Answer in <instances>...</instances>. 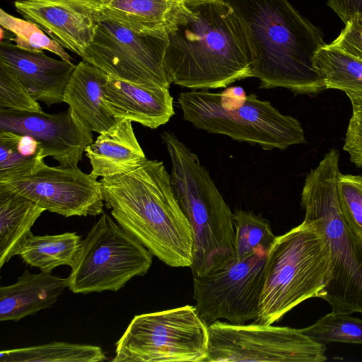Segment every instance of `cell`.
Returning <instances> with one entry per match:
<instances>
[{
    "mask_svg": "<svg viewBox=\"0 0 362 362\" xmlns=\"http://www.w3.org/2000/svg\"><path fill=\"white\" fill-rule=\"evenodd\" d=\"M100 182L107 209L123 228L168 266L191 267L193 229L162 161L147 159L130 173Z\"/></svg>",
    "mask_w": 362,
    "mask_h": 362,
    "instance_id": "obj_3",
    "label": "cell"
},
{
    "mask_svg": "<svg viewBox=\"0 0 362 362\" xmlns=\"http://www.w3.org/2000/svg\"><path fill=\"white\" fill-rule=\"evenodd\" d=\"M352 105V115L346 133L343 149L350 160L362 167V95L346 93Z\"/></svg>",
    "mask_w": 362,
    "mask_h": 362,
    "instance_id": "obj_32",
    "label": "cell"
},
{
    "mask_svg": "<svg viewBox=\"0 0 362 362\" xmlns=\"http://www.w3.org/2000/svg\"><path fill=\"white\" fill-rule=\"evenodd\" d=\"M14 7L25 20L80 57L94 38L99 0H16Z\"/></svg>",
    "mask_w": 362,
    "mask_h": 362,
    "instance_id": "obj_15",
    "label": "cell"
},
{
    "mask_svg": "<svg viewBox=\"0 0 362 362\" xmlns=\"http://www.w3.org/2000/svg\"><path fill=\"white\" fill-rule=\"evenodd\" d=\"M82 240L68 288L75 293L117 291L149 270L152 253L103 212Z\"/></svg>",
    "mask_w": 362,
    "mask_h": 362,
    "instance_id": "obj_8",
    "label": "cell"
},
{
    "mask_svg": "<svg viewBox=\"0 0 362 362\" xmlns=\"http://www.w3.org/2000/svg\"><path fill=\"white\" fill-rule=\"evenodd\" d=\"M177 0H99L107 18L136 33L164 30L167 17Z\"/></svg>",
    "mask_w": 362,
    "mask_h": 362,
    "instance_id": "obj_23",
    "label": "cell"
},
{
    "mask_svg": "<svg viewBox=\"0 0 362 362\" xmlns=\"http://www.w3.org/2000/svg\"><path fill=\"white\" fill-rule=\"evenodd\" d=\"M44 208L21 194L0 189V267L17 255L18 247Z\"/></svg>",
    "mask_w": 362,
    "mask_h": 362,
    "instance_id": "obj_21",
    "label": "cell"
},
{
    "mask_svg": "<svg viewBox=\"0 0 362 362\" xmlns=\"http://www.w3.org/2000/svg\"><path fill=\"white\" fill-rule=\"evenodd\" d=\"M0 189L24 196L64 217L95 216L104 212L100 181L78 167H54L43 162L30 173L0 180Z\"/></svg>",
    "mask_w": 362,
    "mask_h": 362,
    "instance_id": "obj_13",
    "label": "cell"
},
{
    "mask_svg": "<svg viewBox=\"0 0 362 362\" xmlns=\"http://www.w3.org/2000/svg\"><path fill=\"white\" fill-rule=\"evenodd\" d=\"M103 91L105 100L118 121L127 119L156 129L175 114L169 88L144 86L108 75Z\"/></svg>",
    "mask_w": 362,
    "mask_h": 362,
    "instance_id": "obj_17",
    "label": "cell"
},
{
    "mask_svg": "<svg viewBox=\"0 0 362 362\" xmlns=\"http://www.w3.org/2000/svg\"><path fill=\"white\" fill-rule=\"evenodd\" d=\"M107 359L98 346L54 341L2 350L0 362H99Z\"/></svg>",
    "mask_w": 362,
    "mask_h": 362,
    "instance_id": "obj_25",
    "label": "cell"
},
{
    "mask_svg": "<svg viewBox=\"0 0 362 362\" xmlns=\"http://www.w3.org/2000/svg\"><path fill=\"white\" fill-rule=\"evenodd\" d=\"M0 109L42 112L40 103L28 93L20 80L0 64Z\"/></svg>",
    "mask_w": 362,
    "mask_h": 362,
    "instance_id": "obj_30",
    "label": "cell"
},
{
    "mask_svg": "<svg viewBox=\"0 0 362 362\" xmlns=\"http://www.w3.org/2000/svg\"><path fill=\"white\" fill-rule=\"evenodd\" d=\"M82 240L75 232L58 235H28L21 243L17 255L24 262L51 273L62 265L72 267L81 248Z\"/></svg>",
    "mask_w": 362,
    "mask_h": 362,
    "instance_id": "obj_22",
    "label": "cell"
},
{
    "mask_svg": "<svg viewBox=\"0 0 362 362\" xmlns=\"http://www.w3.org/2000/svg\"><path fill=\"white\" fill-rule=\"evenodd\" d=\"M0 131L33 136L45 156L64 168L78 167L85 148L93 142L92 132L69 107L54 114L0 109Z\"/></svg>",
    "mask_w": 362,
    "mask_h": 362,
    "instance_id": "obj_14",
    "label": "cell"
},
{
    "mask_svg": "<svg viewBox=\"0 0 362 362\" xmlns=\"http://www.w3.org/2000/svg\"><path fill=\"white\" fill-rule=\"evenodd\" d=\"M247 34L252 54L250 77L261 88H284L295 94L323 91V78L313 64L325 45L321 30L288 0H225Z\"/></svg>",
    "mask_w": 362,
    "mask_h": 362,
    "instance_id": "obj_2",
    "label": "cell"
},
{
    "mask_svg": "<svg viewBox=\"0 0 362 362\" xmlns=\"http://www.w3.org/2000/svg\"><path fill=\"white\" fill-rule=\"evenodd\" d=\"M267 252L261 247L244 258L233 257L204 276H193L194 307L208 326L220 319L233 325L257 320Z\"/></svg>",
    "mask_w": 362,
    "mask_h": 362,
    "instance_id": "obj_12",
    "label": "cell"
},
{
    "mask_svg": "<svg viewBox=\"0 0 362 362\" xmlns=\"http://www.w3.org/2000/svg\"><path fill=\"white\" fill-rule=\"evenodd\" d=\"M67 287V278L25 270L16 283L0 287V321L17 322L51 307Z\"/></svg>",
    "mask_w": 362,
    "mask_h": 362,
    "instance_id": "obj_20",
    "label": "cell"
},
{
    "mask_svg": "<svg viewBox=\"0 0 362 362\" xmlns=\"http://www.w3.org/2000/svg\"><path fill=\"white\" fill-rule=\"evenodd\" d=\"M332 42L362 59V20L355 17L347 21L344 29Z\"/></svg>",
    "mask_w": 362,
    "mask_h": 362,
    "instance_id": "obj_33",
    "label": "cell"
},
{
    "mask_svg": "<svg viewBox=\"0 0 362 362\" xmlns=\"http://www.w3.org/2000/svg\"><path fill=\"white\" fill-rule=\"evenodd\" d=\"M115 346L114 362H204L209 328L187 305L135 315Z\"/></svg>",
    "mask_w": 362,
    "mask_h": 362,
    "instance_id": "obj_9",
    "label": "cell"
},
{
    "mask_svg": "<svg viewBox=\"0 0 362 362\" xmlns=\"http://www.w3.org/2000/svg\"><path fill=\"white\" fill-rule=\"evenodd\" d=\"M167 45L165 29L136 33L104 16L99 8L94 38L81 57L120 80L169 88L172 82L165 64Z\"/></svg>",
    "mask_w": 362,
    "mask_h": 362,
    "instance_id": "obj_10",
    "label": "cell"
},
{
    "mask_svg": "<svg viewBox=\"0 0 362 362\" xmlns=\"http://www.w3.org/2000/svg\"><path fill=\"white\" fill-rule=\"evenodd\" d=\"M339 154L333 148L307 174L301 194L304 221L324 239L329 251V276L320 298L338 314L362 313V238L340 208Z\"/></svg>",
    "mask_w": 362,
    "mask_h": 362,
    "instance_id": "obj_4",
    "label": "cell"
},
{
    "mask_svg": "<svg viewBox=\"0 0 362 362\" xmlns=\"http://www.w3.org/2000/svg\"><path fill=\"white\" fill-rule=\"evenodd\" d=\"M108 74L85 61L76 65L64 93L69 105L90 132L99 134L118 122L105 100L104 84Z\"/></svg>",
    "mask_w": 362,
    "mask_h": 362,
    "instance_id": "obj_19",
    "label": "cell"
},
{
    "mask_svg": "<svg viewBox=\"0 0 362 362\" xmlns=\"http://www.w3.org/2000/svg\"><path fill=\"white\" fill-rule=\"evenodd\" d=\"M0 25L15 35L9 37V40L14 42L20 48L32 52L47 50L64 61L71 62L72 59L59 43L47 36L36 24L11 16L2 8L0 9Z\"/></svg>",
    "mask_w": 362,
    "mask_h": 362,
    "instance_id": "obj_27",
    "label": "cell"
},
{
    "mask_svg": "<svg viewBox=\"0 0 362 362\" xmlns=\"http://www.w3.org/2000/svg\"><path fill=\"white\" fill-rule=\"evenodd\" d=\"M328 6L346 23L358 17L362 20V0H327Z\"/></svg>",
    "mask_w": 362,
    "mask_h": 362,
    "instance_id": "obj_34",
    "label": "cell"
},
{
    "mask_svg": "<svg viewBox=\"0 0 362 362\" xmlns=\"http://www.w3.org/2000/svg\"><path fill=\"white\" fill-rule=\"evenodd\" d=\"M0 64L20 80L35 100L47 107L64 102L66 86L76 66L44 52L20 48L9 40H1Z\"/></svg>",
    "mask_w": 362,
    "mask_h": 362,
    "instance_id": "obj_16",
    "label": "cell"
},
{
    "mask_svg": "<svg viewBox=\"0 0 362 362\" xmlns=\"http://www.w3.org/2000/svg\"><path fill=\"white\" fill-rule=\"evenodd\" d=\"M132 122L127 119L119 120L85 148L92 167L90 175L93 177L128 173L147 160Z\"/></svg>",
    "mask_w": 362,
    "mask_h": 362,
    "instance_id": "obj_18",
    "label": "cell"
},
{
    "mask_svg": "<svg viewBox=\"0 0 362 362\" xmlns=\"http://www.w3.org/2000/svg\"><path fill=\"white\" fill-rule=\"evenodd\" d=\"M181 1H186V0H181Z\"/></svg>",
    "mask_w": 362,
    "mask_h": 362,
    "instance_id": "obj_36",
    "label": "cell"
},
{
    "mask_svg": "<svg viewBox=\"0 0 362 362\" xmlns=\"http://www.w3.org/2000/svg\"><path fill=\"white\" fill-rule=\"evenodd\" d=\"M164 28L165 64L174 84L207 90L250 77L248 38L225 0H177Z\"/></svg>",
    "mask_w": 362,
    "mask_h": 362,
    "instance_id": "obj_1",
    "label": "cell"
},
{
    "mask_svg": "<svg viewBox=\"0 0 362 362\" xmlns=\"http://www.w3.org/2000/svg\"><path fill=\"white\" fill-rule=\"evenodd\" d=\"M338 195L344 216L362 238V176L340 173Z\"/></svg>",
    "mask_w": 362,
    "mask_h": 362,
    "instance_id": "obj_31",
    "label": "cell"
},
{
    "mask_svg": "<svg viewBox=\"0 0 362 362\" xmlns=\"http://www.w3.org/2000/svg\"><path fill=\"white\" fill-rule=\"evenodd\" d=\"M208 354L204 362H322L324 344L300 329L272 325H233L217 320L208 326Z\"/></svg>",
    "mask_w": 362,
    "mask_h": 362,
    "instance_id": "obj_11",
    "label": "cell"
},
{
    "mask_svg": "<svg viewBox=\"0 0 362 362\" xmlns=\"http://www.w3.org/2000/svg\"><path fill=\"white\" fill-rule=\"evenodd\" d=\"M178 103L183 119L209 133L258 144L264 150H284L306 142L298 119L281 114L270 102L259 100L255 94L247 95L240 107L232 110L222 107L219 93L207 90L182 92Z\"/></svg>",
    "mask_w": 362,
    "mask_h": 362,
    "instance_id": "obj_7",
    "label": "cell"
},
{
    "mask_svg": "<svg viewBox=\"0 0 362 362\" xmlns=\"http://www.w3.org/2000/svg\"><path fill=\"white\" fill-rule=\"evenodd\" d=\"M19 134L0 131V180L9 179L30 173L44 161L45 158H29L17 149Z\"/></svg>",
    "mask_w": 362,
    "mask_h": 362,
    "instance_id": "obj_29",
    "label": "cell"
},
{
    "mask_svg": "<svg viewBox=\"0 0 362 362\" xmlns=\"http://www.w3.org/2000/svg\"><path fill=\"white\" fill-rule=\"evenodd\" d=\"M313 64L326 89L362 95V59L332 42L317 51Z\"/></svg>",
    "mask_w": 362,
    "mask_h": 362,
    "instance_id": "obj_24",
    "label": "cell"
},
{
    "mask_svg": "<svg viewBox=\"0 0 362 362\" xmlns=\"http://www.w3.org/2000/svg\"><path fill=\"white\" fill-rule=\"evenodd\" d=\"M220 103L222 107L228 110L240 107L246 100L247 95L240 86H233L226 88L219 93Z\"/></svg>",
    "mask_w": 362,
    "mask_h": 362,
    "instance_id": "obj_35",
    "label": "cell"
},
{
    "mask_svg": "<svg viewBox=\"0 0 362 362\" xmlns=\"http://www.w3.org/2000/svg\"><path fill=\"white\" fill-rule=\"evenodd\" d=\"M233 225V257L236 258L250 256L261 247L269 250L276 238L269 221L252 211L236 209Z\"/></svg>",
    "mask_w": 362,
    "mask_h": 362,
    "instance_id": "obj_26",
    "label": "cell"
},
{
    "mask_svg": "<svg viewBox=\"0 0 362 362\" xmlns=\"http://www.w3.org/2000/svg\"><path fill=\"white\" fill-rule=\"evenodd\" d=\"M171 160L173 192L194 233L193 276L214 270L233 257V213L198 157L170 132L161 135Z\"/></svg>",
    "mask_w": 362,
    "mask_h": 362,
    "instance_id": "obj_5",
    "label": "cell"
},
{
    "mask_svg": "<svg viewBox=\"0 0 362 362\" xmlns=\"http://www.w3.org/2000/svg\"><path fill=\"white\" fill-rule=\"evenodd\" d=\"M330 272L327 246L303 221L280 236L268 250L259 315L253 323L272 325L303 301L320 297Z\"/></svg>",
    "mask_w": 362,
    "mask_h": 362,
    "instance_id": "obj_6",
    "label": "cell"
},
{
    "mask_svg": "<svg viewBox=\"0 0 362 362\" xmlns=\"http://www.w3.org/2000/svg\"><path fill=\"white\" fill-rule=\"evenodd\" d=\"M350 315L332 312L300 330L320 344L340 342L362 344V320Z\"/></svg>",
    "mask_w": 362,
    "mask_h": 362,
    "instance_id": "obj_28",
    "label": "cell"
}]
</instances>
